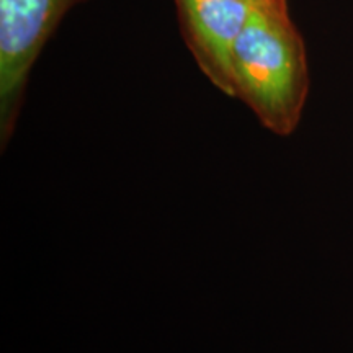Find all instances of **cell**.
<instances>
[{
    "instance_id": "obj_2",
    "label": "cell",
    "mask_w": 353,
    "mask_h": 353,
    "mask_svg": "<svg viewBox=\"0 0 353 353\" xmlns=\"http://www.w3.org/2000/svg\"><path fill=\"white\" fill-rule=\"evenodd\" d=\"M88 0H0V145L15 131L38 56L70 8Z\"/></svg>"
},
{
    "instance_id": "obj_3",
    "label": "cell",
    "mask_w": 353,
    "mask_h": 353,
    "mask_svg": "<svg viewBox=\"0 0 353 353\" xmlns=\"http://www.w3.org/2000/svg\"><path fill=\"white\" fill-rule=\"evenodd\" d=\"M180 32L206 79L231 97L229 54L252 8L245 0H174Z\"/></svg>"
},
{
    "instance_id": "obj_4",
    "label": "cell",
    "mask_w": 353,
    "mask_h": 353,
    "mask_svg": "<svg viewBox=\"0 0 353 353\" xmlns=\"http://www.w3.org/2000/svg\"><path fill=\"white\" fill-rule=\"evenodd\" d=\"M245 2H259V0H245Z\"/></svg>"
},
{
    "instance_id": "obj_1",
    "label": "cell",
    "mask_w": 353,
    "mask_h": 353,
    "mask_svg": "<svg viewBox=\"0 0 353 353\" xmlns=\"http://www.w3.org/2000/svg\"><path fill=\"white\" fill-rule=\"evenodd\" d=\"M231 97L276 136L296 131L309 95L304 39L286 0H260L229 54Z\"/></svg>"
}]
</instances>
